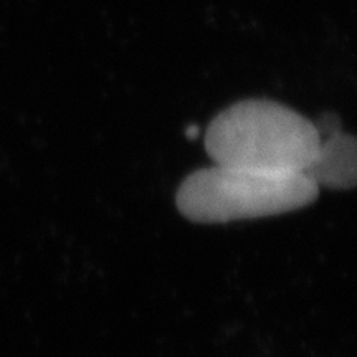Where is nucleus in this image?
<instances>
[{
  "mask_svg": "<svg viewBox=\"0 0 357 357\" xmlns=\"http://www.w3.org/2000/svg\"><path fill=\"white\" fill-rule=\"evenodd\" d=\"M306 174L268 172L213 164L189 174L176 192V207L194 223H229L283 215L319 197Z\"/></svg>",
  "mask_w": 357,
  "mask_h": 357,
  "instance_id": "obj_2",
  "label": "nucleus"
},
{
  "mask_svg": "<svg viewBox=\"0 0 357 357\" xmlns=\"http://www.w3.org/2000/svg\"><path fill=\"white\" fill-rule=\"evenodd\" d=\"M199 132H200L199 126H190L189 129H185V136L189 137V139H195V137L199 136Z\"/></svg>",
  "mask_w": 357,
  "mask_h": 357,
  "instance_id": "obj_4",
  "label": "nucleus"
},
{
  "mask_svg": "<svg viewBox=\"0 0 357 357\" xmlns=\"http://www.w3.org/2000/svg\"><path fill=\"white\" fill-rule=\"evenodd\" d=\"M204 144L218 166L306 174L321 137L314 123L281 102L245 100L212 119Z\"/></svg>",
  "mask_w": 357,
  "mask_h": 357,
  "instance_id": "obj_1",
  "label": "nucleus"
},
{
  "mask_svg": "<svg viewBox=\"0 0 357 357\" xmlns=\"http://www.w3.org/2000/svg\"><path fill=\"white\" fill-rule=\"evenodd\" d=\"M314 126L319 132L321 146L306 176L319 189H354L357 178V142L354 134L342 129L341 119L334 113H324Z\"/></svg>",
  "mask_w": 357,
  "mask_h": 357,
  "instance_id": "obj_3",
  "label": "nucleus"
}]
</instances>
